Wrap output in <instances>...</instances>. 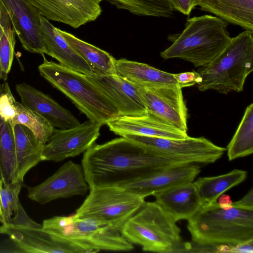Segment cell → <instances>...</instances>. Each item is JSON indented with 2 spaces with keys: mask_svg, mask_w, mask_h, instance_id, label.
<instances>
[{
  "mask_svg": "<svg viewBox=\"0 0 253 253\" xmlns=\"http://www.w3.org/2000/svg\"><path fill=\"white\" fill-rule=\"evenodd\" d=\"M137 86L147 113L187 132V109L181 87L178 84Z\"/></svg>",
  "mask_w": 253,
  "mask_h": 253,
  "instance_id": "30bf717a",
  "label": "cell"
},
{
  "mask_svg": "<svg viewBox=\"0 0 253 253\" xmlns=\"http://www.w3.org/2000/svg\"><path fill=\"white\" fill-rule=\"evenodd\" d=\"M89 190L76 210L75 216L92 219L120 232L145 202V198L121 187H97Z\"/></svg>",
  "mask_w": 253,
  "mask_h": 253,
  "instance_id": "ba28073f",
  "label": "cell"
},
{
  "mask_svg": "<svg viewBox=\"0 0 253 253\" xmlns=\"http://www.w3.org/2000/svg\"><path fill=\"white\" fill-rule=\"evenodd\" d=\"M41 27L46 54L71 70L86 75H93L90 66L66 41L58 28L42 15Z\"/></svg>",
  "mask_w": 253,
  "mask_h": 253,
  "instance_id": "44dd1931",
  "label": "cell"
},
{
  "mask_svg": "<svg viewBox=\"0 0 253 253\" xmlns=\"http://www.w3.org/2000/svg\"><path fill=\"white\" fill-rule=\"evenodd\" d=\"M192 242L201 247L236 246L253 241V210L204 204L188 220Z\"/></svg>",
  "mask_w": 253,
  "mask_h": 253,
  "instance_id": "7a4b0ae2",
  "label": "cell"
},
{
  "mask_svg": "<svg viewBox=\"0 0 253 253\" xmlns=\"http://www.w3.org/2000/svg\"><path fill=\"white\" fill-rule=\"evenodd\" d=\"M175 10L189 15L193 9L198 5V0H169Z\"/></svg>",
  "mask_w": 253,
  "mask_h": 253,
  "instance_id": "836d02e7",
  "label": "cell"
},
{
  "mask_svg": "<svg viewBox=\"0 0 253 253\" xmlns=\"http://www.w3.org/2000/svg\"><path fill=\"white\" fill-rule=\"evenodd\" d=\"M218 203L221 207L226 209L231 207L232 202L228 196L223 195L219 198Z\"/></svg>",
  "mask_w": 253,
  "mask_h": 253,
  "instance_id": "d590c367",
  "label": "cell"
},
{
  "mask_svg": "<svg viewBox=\"0 0 253 253\" xmlns=\"http://www.w3.org/2000/svg\"><path fill=\"white\" fill-rule=\"evenodd\" d=\"M15 35L8 14L0 1V80L4 81L12 67Z\"/></svg>",
  "mask_w": 253,
  "mask_h": 253,
  "instance_id": "f1b7e54d",
  "label": "cell"
},
{
  "mask_svg": "<svg viewBox=\"0 0 253 253\" xmlns=\"http://www.w3.org/2000/svg\"><path fill=\"white\" fill-rule=\"evenodd\" d=\"M24 48L32 53L47 54L41 27L40 11L26 0H0Z\"/></svg>",
  "mask_w": 253,
  "mask_h": 253,
  "instance_id": "5bb4252c",
  "label": "cell"
},
{
  "mask_svg": "<svg viewBox=\"0 0 253 253\" xmlns=\"http://www.w3.org/2000/svg\"><path fill=\"white\" fill-rule=\"evenodd\" d=\"M178 85L182 88L198 84L201 81V77L197 71L184 72L173 74Z\"/></svg>",
  "mask_w": 253,
  "mask_h": 253,
  "instance_id": "d6a6232c",
  "label": "cell"
},
{
  "mask_svg": "<svg viewBox=\"0 0 253 253\" xmlns=\"http://www.w3.org/2000/svg\"><path fill=\"white\" fill-rule=\"evenodd\" d=\"M13 127L0 119V177L4 185L16 181V155Z\"/></svg>",
  "mask_w": 253,
  "mask_h": 253,
  "instance_id": "4316f807",
  "label": "cell"
},
{
  "mask_svg": "<svg viewBox=\"0 0 253 253\" xmlns=\"http://www.w3.org/2000/svg\"><path fill=\"white\" fill-rule=\"evenodd\" d=\"M153 196L155 202L176 222L188 220L203 205L192 182L178 185Z\"/></svg>",
  "mask_w": 253,
  "mask_h": 253,
  "instance_id": "ffe728a7",
  "label": "cell"
},
{
  "mask_svg": "<svg viewBox=\"0 0 253 253\" xmlns=\"http://www.w3.org/2000/svg\"><path fill=\"white\" fill-rule=\"evenodd\" d=\"M88 188L82 166L69 161L41 184L28 187L27 196L43 205L58 199L84 195Z\"/></svg>",
  "mask_w": 253,
  "mask_h": 253,
  "instance_id": "8fae6325",
  "label": "cell"
},
{
  "mask_svg": "<svg viewBox=\"0 0 253 253\" xmlns=\"http://www.w3.org/2000/svg\"><path fill=\"white\" fill-rule=\"evenodd\" d=\"M247 175V171L236 169L218 176L199 177L194 183L204 205L217 201L224 192L242 182Z\"/></svg>",
  "mask_w": 253,
  "mask_h": 253,
  "instance_id": "484cf974",
  "label": "cell"
},
{
  "mask_svg": "<svg viewBox=\"0 0 253 253\" xmlns=\"http://www.w3.org/2000/svg\"><path fill=\"white\" fill-rule=\"evenodd\" d=\"M43 61L38 67L41 75L68 97L89 120L107 125L120 116L112 101L87 78L59 63Z\"/></svg>",
  "mask_w": 253,
  "mask_h": 253,
  "instance_id": "277c9868",
  "label": "cell"
},
{
  "mask_svg": "<svg viewBox=\"0 0 253 253\" xmlns=\"http://www.w3.org/2000/svg\"><path fill=\"white\" fill-rule=\"evenodd\" d=\"M59 32L74 50L88 63L93 75H117L116 59L110 53L58 29Z\"/></svg>",
  "mask_w": 253,
  "mask_h": 253,
  "instance_id": "d4e9b609",
  "label": "cell"
},
{
  "mask_svg": "<svg viewBox=\"0 0 253 253\" xmlns=\"http://www.w3.org/2000/svg\"><path fill=\"white\" fill-rule=\"evenodd\" d=\"M232 206L248 210H253V188L241 200L235 202H232L231 204Z\"/></svg>",
  "mask_w": 253,
  "mask_h": 253,
  "instance_id": "e575fe53",
  "label": "cell"
},
{
  "mask_svg": "<svg viewBox=\"0 0 253 253\" xmlns=\"http://www.w3.org/2000/svg\"><path fill=\"white\" fill-rule=\"evenodd\" d=\"M253 32L245 30L232 38L210 63L199 68V90L213 89L225 94L243 90L246 79L253 70Z\"/></svg>",
  "mask_w": 253,
  "mask_h": 253,
  "instance_id": "5b68a950",
  "label": "cell"
},
{
  "mask_svg": "<svg viewBox=\"0 0 253 253\" xmlns=\"http://www.w3.org/2000/svg\"><path fill=\"white\" fill-rule=\"evenodd\" d=\"M15 89L20 97L21 103L42 116L54 128L67 129L80 125L70 111L34 87L22 83L16 84Z\"/></svg>",
  "mask_w": 253,
  "mask_h": 253,
  "instance_id": "ac0fdd59",
  "label": "cell"
},
{
  "mask_svg": "<svg viewBox=\"0 0 253 253\" xmlns=\"http://www.w3.org/2000/svg\"><path fill=\"white\" fill-rule=\"evenodd\" d=\"M42 226L53 237L79 246L86 253L102 250L126 252L134 248L120 231L111 226L91 218H78L75 214L44 219Z\"/></svg>",
  "mask_w": 253,
  "mask_h": 253,
  "instance_id": "52a82bcc",
  "label": "cell"
},
{
  "mask_svg": "<svg viewBox=\"0 0 253 253\" xmlns=\"http://www.w3.org/2000/svg\"></svg>",
  "mask_w": 253,
  "mask_h": 253,
  "instance_id": "74e56055",
  "label": "cell"
},
{
  "mask_svg": "<svg viewBox=\"0 0 253 253\" xmlns=\"http://www.w3.org/2000/svg\"><path fill=\"white\" fill-rule=\"evenodd\" d=\"M0 234L8 236L18 248L26 253H86L79 246L53 237L37 222L2 224Z\"/></svg>",
  "mask_w": 253,
  "mask_h": 253,
  "instance_id": "4fadbf2b",
  "label": "cell"
},
{
  "mask_svg": "<svg viewBox=\"0 0 253 253\" xmlns=\"http://www.w3.org/2000/svg\"><path fill=\"white\" fill-rule=\"evenodd\" d=\"M228 23L211 15L187 19L185 28L170 36L172 43L160 53L164 59L180 58L196 67L210 63L228 45L231 38Z\"/></svg>",
  "mask_w": 253,
  "mask_h": 253,
  "instance_id": "3957f363",
  "label": "cell"
},
{
  "mask_svg": "<svg viewBox=\"0 0 253 253\" xmlns=\"http://www.w3.org/2000/svg\"><path fill=\"white\" fill-rule=\"evenodd\" d=\"M192 163L156 154L121 136L92 145L84 153L82 166L89 188L122 187L155 171Z\"/></svg>",
  "mask_w": 253,
  "mask_h": 253,
  "instance_id": "6da1fadb",
  "label": "cell"
},
{
  "mask_svg": "<svg viewBox=\"0 0 253 253\" xmlns=\"http://www.w3.org/2000/svg\"><path fill=\"white\" fill-rule=\"evenodd\" d=\"M121 233L144 252L169 253L181 247V230L176 222L155 202L145 201Z\"/></svg>",
  "mask_w": 253,
  "mask_h": 253,
  "instance_id": "8992f818",
  "label": "cell"
},
{
  "mask_svg": "<svg viewBox=\"0 0 253 253\" xmlns=\"http://www.w3.org/2000/svg\"><path fill=\"white\" fill-rule=\"evenodd\" d=\"M229 161L251 155L253 152V104L246 109L235 133L227 146Z\"/></svg>",
  "mask_w": 253,
  "mask_h": 253,
  "instance_id": "83f0119b",
  "label": "cell"
},
{
  "mask_svg": "<svg viewBox=\"0 0 253 253\" xmlns=\"http://www.w3.org/2000/svg\"><path fill=\"white\" fill-rule=\"evenodd\" d=\"M48 20L77 28L94 21L101 14L105 0H26Z\"/></svg>",
  "mask_w": 253,
  "mask_h": 253,
  "instance_id": "9a60e30c",
  "label": "cell"
},
{
  "mask_svg": "<svg viewBox=\"0 0 253 253\" xmlns=\"http://www.w3.org/2000/svg\"><path fill=\"white\" fill-rule=\"evenodd\" d=\"M128 138L160 156L187 160L192 163L211 164L220 159L226 149L204 137L171 139L124 134Z\"/></svg>",
  "mask_w": 253,
  "mask_h": 253,
  "instance_id": "9c48e42d",
  "label": "cell"
},
{
  "mask_svg": "<svg viewBox=\"0 0 253 253\" xmlns=\"http://www.w3.org/2000/svg\"><path fill=\"white\" fill-rule=\"evenodd\" d=\"M201 171L197 163L161 169L126 183L121 187L144 198L178 185L192 182Z\"/></svg>",
  "mask_w": 253,
  "mask_h": 253,
  "instance_id": "e0dca14e",
  "label": "cell"
},
{
  "mask_svg": "<svg viewBox=\"0 0 253 253\" xmlns=\"http://www.w3.org/2000/svg\"><path fill=\"white\" fill-rule=\"evenodd\" d=\"M115 67L118 76L138 86L178 84L173 74L147 64L122 58L116 60Z\"/></svg>",
  "mask_w": 253,
  "mask_h": 253,
  "instance_id": "603a6c76",
  "label": "cell"
},
{
  "mask_svg": "<svg viewBox=\"0 0 253 253\" xmlns=\"http://www.w3.org/2000/svg\"><path fill=\"white\" fill-rule=\"evenodd\" d=\"M13 130L16 155V181L23 182L29 170L43 161L42 152L44 145L23 125H16Z\"/></svg>",
  "mask_w": 253,
  "mask_h": 253,
  "instance_id": "cb8c5ba5",
  "label": "cell"
},
{
  "mask_svg": "<svg viewBox=\"0 0 253 253\" xmlns=\"http://www.w3.org/2000/svg\"><path fill=\"white\" fill-rule=\"evenodd\" d=\"M23 182L16 181L3 184L0 189V197L4 223H11L23 208L19 199ZM4 224V223H3Z\"/></svg>",
  "mask_w": 253,
  "mask_h": 253,
  "instance_id": "1f68e13d",
  "label": "cell"
},
{
  "mask_svg": "<svg viewBox=\"0 0 253 253\" xmlns=\"http://www.w3.org/2000/svg\"><path fill=\"white\" fill-rule=\"evenodd\" d=\"M107 125L115 134H138L171 139H184L188 136L154 115L147 113L138 116H120Z\"/></svg>",
  "mask_w": 253,
  "mask_h": 253,
  "instance_id": "d6986e66",
  "label": "cell"
},
{
  "mask_svg": "<svg viewBox=\"0 0 253 253\" xmlns=\"http://www.w3.org/2000/svg\"><path fill=\"white\" fill-rule=\"evenodd\" d=\"M101 126L89 120L70 128H54L43 146L42 161L59 162L84 152L98 138Z\"/></svg>",
  "mask_w": 253,
  "mask_h": 253,
  "instance_id": "7c38bea8",
  "label": "cell"
},
{
  "mask_svg": "<svg viewBox=\"0 0 253 253\" xmlns=\"http://www.w3.org/2000/svg\"><path fill=\"white\" fill-rule=\"evenodd\" d=\"M198 5L227 23L253 31V0H198Z\"/></svg>",
  "mask_w": 253,
  "mask_h": 253,
  "instance_id": "7402d4cb",
  "label": "cell"
},
{
  "mask_svg": "<svg viewBox=\"0 0 253 253\" xmlns=\"http://www.w3.org/2000/svg\"><path fill=\"white\" fill-rule=\"evenodd\" d=\"M118 8L139 16L170 18L175 9L169 0H106Z\"/></svg>",
  "mask_w": 253,
  "mask_h": 253,
  "instance_id": "f546056e",
  "label": "cell"
},
{
  "mask_svg": "<svg viewBox=\"0 0 253 253\" xmlns=\"http://www.w3.org/2000/svg\"><path fill=\"white\" fill-rule=\"evenodd\" d=\"M3 185V181L2 179L0 177V189L1 187ZM0 223L1 224H3L5 223L3 215V212L2 211V208H1V201H0Z\"/></svg>",
  "mask_w": 253,
  "mask_h": 253,
  "instance_id": "8d00e7d4",
  "label": "cell"
},
{
  "mask_svg": "<svg viewBox=\"0 0 253 253\" xmlns=\"http://www.w3.org/2000/svg\"><path fill=\"white\" fill-rule=\"evenodd\" d=\"M17 111L14 126L20 124L27 127L45 145L53 133L54 127L42 116L18 102Z\"/></svg>",
  "mask_w": 253,
  "mask_h": 253,
  "instance_id": "4dcf8cb0",
  "label": "cell"
},
{
  "mask_svg": "<svg viewBox=\"0 0 253 253\" xmlns=\"http://www.w3.org/2000/svg\"><path fill=\"white\" fill-rule=\"evenodd\" d=\"M86 76L112 101L120 116H138L147 113L137 85L118 75Z\"/></svg>",
  "mask_w": 253,
  "mask_h": 253,
  "instance_id": "2e32d148",
  "label": "cell"
}]
</instances>
